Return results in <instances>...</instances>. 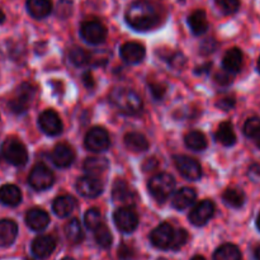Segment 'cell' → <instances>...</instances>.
<instances>
[{
    "label": "cell",
    "instance_id": "cell-1",
    "mask_svg": "<svg viewBox=\"0 0 260 260\" xmlns=\"http://www.w3.org/2000/svg\"><path fill=\"white\" fill-rule=\"evenodd\" d=\"M124 19L135 30L147 32L161 24V8L152 0H135L127 8Z\"/></svg>",
    "mask_w": 260,
    "mask_h": 260
},
{
    "label": "cell",
    "instance_id": "cell-2",
    "mask_svg": "<svg viewBox=\"0 0 260 260\" xmlns=\"http://www.w3.org/2000/svg\"><path fill=\"white\" fill-rule=\"evenodd\" d=\"M111 103L118 109L121 113L134 116L142 111L144 102L141 96L135 90L128 88H116L109 94Z\"/></svg>",
    "mask_w": 260,
    "mask_h": 260
},
{
    "label": "cell",
    "instance_id": "cell-3",
    "mask_svg": "<svg viewBox=\"0 0 260 260\" xmlns=\"http://www.w3.org/2000/svg\"><path fill=\"white\" fill-rule=\"evenodd\" d=\"M150 194L157 203H164L172 196L175 188V180L168 173H157L147 183Z\"/></svg>",
    "mask_w": 260,
    "mask_h": 260
},
{
    "label": "cell",
    "instance_id": "cell-4",
    "mask_svg": "<svg viewBox=\"0 0 260 260\" xmlns=\"http://www.w3.org/2000/svg\"><path fill=\"white\" fill-rule=\"evenodd\" d=\"M2 154L4 159L14 167H22L28 160L27 147L22 141L14 137H9L3 142Z\"/></svg>",
    "mask_w": 260,
    "mask_h": 260
},
{
    "label": "cell",
    "instance_id": "cell-5",
    "mask_svg": "<svg viewBox=\"0 0 260 260\" xmlns=\"http://www.w3.org/2000/svg\"><path fill=\"white\" fill-rule=\"evenodd\" d=\"M36 89L32 84L23 83L15 91L14 96L9 102V109L15 114H22L29 108L32 99L35 98Z\"/></svg>",
    "mask_w": 260,
    "mask_h": 260
},
{
    "label": "cell",
    "instance_id": "cell-6",
    "mask_svg": "<svg viewBox=\"0 0 260 260\" xmlns=\"http://www.w3.org/2000/svg\"><path fill=\"white\" fill-rule=\"evenodd\" d=\"M107 28L102 22L95 19L85 20L80 25V35L85 42L90 45H101L107 38Z\"/></svg>",
    "mask_w": 260,
    "mask_h": 260
},
{
    "label": "cell",
    "instance_id": "cell-7",
    "mask_svg": "<svg viewBox=\"0 0 260 260\" xmlns=\"http://www.w3.org/2000/svg\"><path fill=\"white\" fill-rule=\"evenodd\" d=\"M55 182V175L45 164H37L30 170L28 183L35 190H46Z\"/></svg>",
    "mask_w": 260,
    "mask_h": 260
},
{
    "label": "cell",
    "instance_id": "cell-8",
    "mask_svg": "<svg viewBox=\"0 0 260 260\" xmlns=\"http://www.w3.org/2000/svg\"><path fill=\"white\" fill-rule=\"evenodd\" d=\"M174 164L177 167L178 172L188 180L197 182L202 177V167L200 162L193 157L187 156V155H175Z\"/></svg>",
    "mask_w": 260,
    "mask_h": 260
},
{
    "label": "cell",
    "instance_id": "cell-9",
    "mask_svg": "<svg viewBox=\"0 0 260 260\" xmlns=\"http://www.w3.org/2000/svg\"><path fill=\"white\" fill-rule=\"evenodd\" d=\"M84 144H85V147L89 151L104 152L108 150L109 145H111V140H109V135L107 129H104L103 127H93L86 134Z\"/></svg>",
    "mask_w": 260,
    "mask_h": 260
},
{
    "label": "cell",
    "instance_id": "cell-10",
    "mask_svg": "<svg viewBox=\"0 0 260 260\" xmlns=\"http://www.w3.org/2000/svg\"><path fill=\"white\" fill-rule=\"evenodd\" d=\"M117 229L124 234H131L139 226V216L129 206L118 208L113 215Z\"/></svg>",
    "mask_w": 260,
    "mask_h": 260
},
{
    "label": "cell",
    "instance_id": "cell-11",
    "mask_svg": "<svg viewBox=\"0 0 260 260\" xmlns=\"http://www.w3.org/2000/svg\"><path fill=\"white\" fill-rule=\"evenodd\" d=\"M216 211L215 203L211 200H203L200 203L194 206L192 208V211L189 212V221L192 225L198 226H205L211 218L213 217Z\"/></svg>",
    "mask_w": 260,
    "mask_h": 260
},
{
    "label": "cell",
    "instance_id": "cell-12",
    "mask_svg": "<svg viewBox=\"0 0 260 260\" xmlns=\"http://www.w3.org/2000/svg\"><path fill=\"white\" fill-rule=\"evenodd\" d=\"M103 183L95 175H85V177L79 178L76 182V190L80 193L83 197L86 198H96L103 193Z\"/></svg>",
    "mask_w": 260,
    "mask_h": 260
},
{
    "label": "cell",
    "instance_id": "cell-13",
    "mask_svg": "<svg viewBox=\"0 0 260 260\" xmlns=\"http://www.w3.org/2000/svg\"><path fill=\"white\" fill-rule=\"evenodd\" d=\"M40 128L48 136H57L62 132V121L52 109H46L38 117Z\"/></svg>",
    "mask_w": 260,
    "mask_h": 260
},
{
    "label": "cell",
    "instance_id": "cell-14",
    "mask_svg": "<svg viewBox=\"0 0 260 260\" xmlns=\"http://www.w3.org/2000/svg\"><path fill=\"white\" fill-rule=\"evenodd\" d=\"M174 233L175 230L173 229V226L170 223L164 222L151 231V234H150V241L157 249H162V250L170 249L173 239H174Z\"/></svg>",
    "mask_w": 260,
    "mask_h": 260
},
{
    "label": "cell",
    "instance_id": "cell-15",
    "mask_svg": "<svg viewBox=\"0 0 260 260\" xmlns=\"http://www.w3.org/2000/svg\"><path fill=\"white\" fill-rule=\"evenodd\" d=\"M112 198L114 202L122 203L131 207V205H135L137 201V194L128 183L123 179H117L114 182L113 188H112Z\"/></svg>",
    "mask_w": 260,
    "mask_h": 260
},
{
    "label": "cell",
    "instance_id": "cell-16",
    "mask_svg": "<svg viewBox=\"0 0 260 260\" xmlns=\"http://www.w3.org/2000/svg\"><path fill=\"white\" fill-rule=\"evenodd\" d=\"M119 55L127 63L135 65V63H140L144 60L146 50L139 42H126L119 48Z\"/></svg>",
    "mask_w": 260,
    "mask_h": 260
},
{
    "label": "cell",
    "instance_id": "cell-17",
    "mask_svg": "<svg viewBox=\"0 0 260 260\" xmlns=\"http://www.w3.org/2000/svg\"><path fill=\"white\" fill-rule=\"evenodd\" d=\"M56 248V240L50 235H41L32 241L30 250L38 259H46L53 253Z\"/></svg>",
    "mask_w": 260,
    "mask_h": 260
},
{
    "label": "cell",
    "instance_id": "cell-18",
    "mask_svg": "<svg viewBox=\"0 0 260 260\" xmlns=\"http://www.w3.org/2000/svg\"><path fill=\"white\" fill-rule=\"evenodd\" d=\"M51 159L56 167L69 168L75 160V151L68 144H58L51 152Z\"/></svg>",
    "mask_w": 260,
    "mask_h": 260
},
{
    "label": "cell",
    "instance_id": "cell-19",
    "mask_svg": "<svg viewBox=\"0 0 260 260\" xmlns=\"http://www.w3.org/2000/svg\"><path fill=\"white\" fill-rule=\"evenodd\" d=\"M25 223L33 231H42L50 223V216L42 208H32L25 215Z\"/></svg>",
    "mask_w": 260,
    "mask_h": 260
},
{
    "label": "cell",
    "instance_id": "cell-20",
    "mask_svg": "<svg viewBox=\"0 0 260 260\" xmlns=\"http://www.w3.org/2000/svg\"><path fill=\"white\" fill-rule=\"evenodd\" d=\"M196 200H197V193H196V190L189 187H183L173 194L172 206L175 210L183 211L185 208L190 207L196 202Z\"/></svg>",
    "mask_w": 260,
    "mask_h": 260
},
{
    "label": "cell",
    "instance_id": "cell-21",
    "mask_svg": "<svg viewBox=\"0 0 260 260\" xmlns=\"http://www.w3.org/2000/svg\"><path fill=\"white\" fill-rule=\"evenodd\" d=\"M187 22L193 35L201 36L203 35V33L207 32L208 29L207 14H206V12L203 9H197L194 10V12L190 13L187 18Z\"/></svg>",
    "mask_w": 260,
    "mask_h": 260
},
{
    "label": "cell",
    "instance_id": "cell-22",
    "mask_svg": "<svg viewBox=\"0 0 260 260\" xmlns=\"http://www.w3.org/2000/svg\"><path fill=\"white\" fill-rule=\"evenodd\" d=\"M27 12L35 19H43L48 17L52 12V2L51 0H27L25 3Z\"/></svg>",
    "mask_w": 260,
    "mask_h": 260
},
{
    "label": "cell",
    "instance_id": "cell-23",
    "mask_svg": "<svg viewBox=\"0 0 260 260\" xmlns=\"http://www.w3.org/2000/svg\"><path fill=\"white\" fill-rule=\"evenodd\" d=\"M76 207V201L75 198L71 197V196L65 194L60 196V197L56 198L52 203V210L55 212V215L57 217L65 218L68 216H70L74 212Z\"/></svg>",
    "mask_w": 260,
    "mask_h": 260
},
{
    "label": "cell",
    "instance_id": "cell-24",
    "mask_svg": "<svg viewBox=\"0 0 260 260\" xmlns=\"http://www.w3.org/2000/svg\"><path fill=\"white\" fill-rule=\"evenodd\" d=\"M18 235V226L12 220H0V248L10 246Z\"/></svg>",
    "mask_w": 260,
    "mask_h": 260
},
{
    "label": "cell",
    "instance_id": "cell-25",
    "mask_svg": "<svg viewBox=\"0 0 260 260\" xmlns=\"http://www.w3.org/2000/svg\"><path fill=\"white\" fill-rule=\"evenodd\" d=\"M243 52L238 47L230 48L225 53L222 60V66L226 71L231 74H236L243 68Z\"/></svg>",
    "mask_w": 260,
    "mask_h": 260
},
{
    "label": "cell",
    "instance_id": "cell-26",
    "mask_svg": "<svg viewBox=\"0 0 260 260\" xmlns=\"http://www.w3.org/2000/svg\"><path fill=\"white\" fill-rule=\"evenodd\" d=\"M22 201V192L14 184H4L0 187V203L9 207H15Z\"/></svg>",
    "mask_w": 260,
    "mask_h": 260
},
{
    "label": "cell",
    "instance_id": "cell-27",
    "mask_svg": "<svg viewBox=\"0 0 260 260\" xmlns=\"http://www.w3.org/2000/svg\"><path fill=\"white\" fill-rule=\"evenodd\" d=\"M124 145L132 152H144L149 149V141L139 132H128L124 136Z\"/></svg>",
    "mask_w": 260,
    "mask_h": 260
},
{
    "label": "cell",
    "instance_id": "cell-28",
    "mask_svg": "<svg viewBox=\"0 0 260 260\" xmlns=\"http://www.w3.org/2000/svg\"><path fill=\"white\" fill-rule=\"evenodd\" d=\"M215 137L223 146H233L236 144V135L230 122H222L216 131Z\"/></svg>",
    "mask_w": 260,
    "mask_h": 260
},
{
    "label": "cell",
    "instance_id": "cell-29",
    "mask_svg": "<svg viewBox=\"0 0 260 260\" xmlns=\"http://www.w3.org/2000/svg\"><path fill=\"white\" fill-rule=\"evenodd\" d=\"M83 168L89 175H95L96 177V175L103 174V173H106L107 170H108L109 162L106 157L93 156L88 157V159L84 161Z\"/></svg>",
    "mask_w": 260,
    "mask_h": 260
},
{
    "label": "cell",
    "instance_id": "cell-30",
    "mask_svg": "<svg viewBox=\"0 0 260 260\" xmlns=\"http://www.w3.org/2000/svg\"><path fill=\"white\" fill-rule=\"evenodd\" d=\"M65 235L66 239L70 241L71 244L76 245L80 244L84 240V231L80 225V221L78 218H71L65 226Z\"/></svg>",
    "mask_w": 260,
    "mask_h": 260
},
{
    "label": "cell",
    "instance_id": "cell-31",
    "mask_svg": "<svg viewBox=\"0 0 260 260\" xmlns=\"http://www.w3.org/2000/svg\"><path fill=\"white\" fill-rule=\"evenodd\" d=\"M184 142L193 151H203L207 147V139L201 131H190L185 135Z\"/></svg>",
    "mask_w": 260,
    "mask_h": 260
},
{
    "label": "cell",
    "instance_id": "cell-32",
    "mask_svg": "<svg viewBox=\"0 0 260 260\" xmlns=\"http://www.w3.org/2000/svg\"><path fill=\"white\" fill-rule=\"evenodd\" d=\"M222 200L229 207L241 208L245 203V193L238 188H228L223 192Z\"/></svg>",
    "mask_w": 260,
    "mask_h": 260
},
{
    "label": "cell",
    "instance_id": "cell-33",
    "mask_svg": "<svg viewBox=\"0 0 260 260\" xmlns=\"http://www.w3.org/2000/svg\"><path fill=\"white\" fill-rule=\"evenodd\" d=\"M213 260H241V253L234 244H225L215 251Z\"/></svg>",
    "mask_w": 260,
    "mask_h": 260
},
{
    "label": "cell",
    "instance_id": "cell-34",
    "mask_svg": "<svg viewBox=\"0 0 260 260\" xmlns=\"http://www.w3.org/2000/svg\"><path fill=\"white\" fill-rule=\"evenodd\" d=\"M69 58H70V62L73 65L81 68V66L88 65L91 61V55L90 52H88L86 50L81 47H74L71 48L70 52H69Z\"/></svg>",
    "mask_w": 260,
    "mask_h": 260
},
{
    "label": "cell",
    "instance_id": "cell-35",
    "mask_svg": "<svg viewBox=\"0 0 260 260\" xmlns=\"http://www.w3.org/2000/svg\"><path fill=\"white\" fill-rule=\"evenodd\" d=\"M94 238H95L96 244L104 249L109 248L112 243H113V236H112L111 231H109V229L104 223H102L101 226H98L94 230Z\"/></svg>",
    "mask_w": 260,
    "mask_h": 260
},
{
    "label": "cell",
    "instance_id": "cell-36",
    "mask_svg": "<svg viewBox=\"0 0 260 260\" xmlns=\"http://www.w3.org/2000/svg\"><path fill=\"white\" fill-rule=\"evenodd\" d=\"M84 223L89 230H95L98 226L102 225V213L98 208H89L84 216Z\"/></svg>",
    "mask_w": 260,
    "mask_h": 260
},
{
    "label": "cell",
    "instance_id": "cell-37",
    "mask_svg": "<svg viewBox=\"0 0 260 260\" xmlns=\"http://www.w3.org/2000/svg\"><path fill=\"white\" fill-rule=\"evenodd\" d=\"M243 131H244V135L251 140L256 139V137L260 136V118L259 117H250L249 119H246L245 123H244Z\"/></svg>",
    "mask_w": 260,
    "mask_h": 260
},
{
    "label": "cell",
    "instance_id": "cell-38",
    "mask_svg": "<svg viewBox=\"0 0 260 260\" xmlns=\"http://www.w3.org/2000/svg\"><path fill=\"white\" fill-rule=\"evenodd\" d=\"M218 8L222 10L223 14H235L240 8V0H216Z\"/></svg>",
    "mask_w": 260,
    "mask_h": 260
},
{
    "label": "cell",
    "instance_id": "cell-39",
    "mask_svg": "<svg viewBox=\"0 0 260 260\" xmlns=\"http://www.w3.org/2000/svg\"><path fill=\"white\" fill-rule=\"evenodd\" d=\"M187 241L188 233L185 230H183V229H179V230H177L174 233V239H173L170 249H172V250H179V249H182L183 246L187 244Z\"/></svg>",
    "mask_w": 260,
    "mask_h": 260
},
{
    "label": "cell",
    "instance_id": "cell-40",
    "mask_svg": "<svg viewBox=\"0 0 260 260\" xmlns=\"http://www.w3.org/2000/svg\"><path fill=\"white\" fill-rule=\"evenodd\" d=\"M149 89L151 95L154 96L156 101H161L165 96V94H167V85H164V84L161 83H151L149 85Z\"/></svg>",
    "mask_w": 260,
    "mask_h": 260
},
{
    "label": "cell",
    "instance_id": "cell-41",
    "mask_svg": "<svg viewBox=\"0 0 260 260\" xmlns=\"http://www.w3.org/2000/svg\"><path fill=\"white\" fill-rule=\"evenodd\" d=\"M235 103H236V99L234 95H223L216 102V106H217L220 109H222V111L228 112V111H231V109L235 107Z\"/></svg>",
    "mask_w": 260,
    "mask_h": 260
},
{
    "label": "cell",
    "instance_id": "cell-42",
    "mask_svg": "<svg viewBox=\"0 0 260 260\" xmlns=\"http://www.w3.org/2000/svg\"><path fill=\"white\" fill-rule=\"evenodd\" d=\"M168 62H169V65L172 66V68L182 69V68H184L185 62H187V58H185V56L183 55V53L175 52V53H172V55L169 56V58H168Z\"/></svg>",
    "mask_w": 260,
    "mask_h": 260
},
{
    "label": "cell",
    "instance_id": "cell-43",
    "mask_svg": "<svg viewBox=\"0 0 260 260\" xmlns=\"http://www.w3.org/2000/svg\"><path fill=\"white\" fill-rule=\"evenodd\" d=\"M135 256V251L131 246L122 244L118 249V258L119 260H132Z\"/></svg>",
    "mask_w": 260,
    "mask_h": 260
},
{
    "label": "cell",
    "instance_id": "cell-44",
    "mask_svg": "<svg viewBox=\"0 0 260 260\" xmlns=\"http://www.w3.org/2000/svg\"><path fill=\"white\" fill-rule=\"evenodd\" d=\"M216 48H217V42L213 38H208V40L203 41V43L201 45V53L210 55L213 51H216Z\"/></svg>",
    "mask_w": 260,
    "mask_h": 260
},
{
    "label": "cell",
    "instance_id": "cell-45",
    "mask_svg": "<svg viewBox=\"0 0 260 260\" xmlns=\"http://www.w3.org/2000/svg\"><path fill=\"white\" fill-rule=\"evenodd\" d=\"M215 80L217 81L220 85H229V84L231 83V81L234 80L233 79V74L229 73V71H226L225 69H223V73L221 71V73H217L215 76Z\"/></svg>",
    "mask_w": 260,
    "mask_h": 260
},
{
    "label": "cell",
    "instance_id": "cell-46",
    "mask_svg": "<svg viewBox=\"0 0 260 260\" xmlns=\"http://www.w3.org/2000/svg\"><path fill=\"white\" fill-rule=\"evenodd\" d=\"M157 167H159V161L156 160V157H149V159L145 160L144 164H142V169L146 173L154 172Z\"/></svg>",
    "mask_w": 260,
    "mask_h": 260
},
{
    "label": "cell",
    "instance_id": "cell-47",
    "mask_svg": "<svg viewBox=\"0 0 260 260\" xmlns=\"http://www.w3.org/2000/svg\"><path fill=\"white\" fill-rule=\"evenodd\" d=\"M83 83L88 89H93L94 86H95V81H94V78L93 75H91L90 71H89V73H85L83 75Z\"/></svg>",
    "mask_w": 260,
    "mask_h": 260
},
{
    "label": "cell",
    "instance_id": "cell-48",
    "mask_svg": "<svg viewBox=\"0 0 260 260\" xmlns=\"http://www.w3.org/2000/svg\"><path fill=\"white\" fill-rule=\"evenodd\" d=\"M71 7H73V4H71L70 0H61V2L58 3V15H60L63 10H66L68 13H71Z\"/></svg>",
    "mask_w": 260,
    "mask_h": 260
},
{
    "label": "cell",
    "instance_id": "cell-49",
    "mask_svg": "<svg viewBox=\"0 0 260 260\" xmlns=\"http://www.w3.org/2000/svg\"><path fill=\"white\" fill-rule=\"evenodd\" d=\"M211 68H212V63L211 62H207L206 65H201L196 69V74H198V75H201V74H206L210 71Z\"/></svg>",
    "mask_w": 260,
    "mask_h": 260
},
{
    "label": "cell",
    "instance_id": "cell-50",
    "mask_svg": "<svg viewBox=\"0 0 260 260\" xmlns=\"http://www.w3.org/2000/svg\"><path fill=\"white\" fill-rule=\"evenodd\" d=\"M254 258L255 260H260V245L256 246L255 250H254Z\"/></svg>",
    "mask_w": 260,
    "mask_h": 260
},
{
    "label": "cell",
    "instance_id": "cell-51",
    "mask_svg": "<svg viewBox=\"0 0 260 260\" xmlns=\"http://www.w3.org/2000/svg\"><path fill=\"white\" fill-rule=\"evenodd\" d=\"M253 141H254V144L256 145V147H258V149L260 150V136L256 137V139H254Z\"/></svg>",
    "mask_w": 260,
    "mask_h": 260
},
{
    "label": "cell",
    "instance_id": "cell-52",
    "mask_svg": "<svg viewBox=\"0 0 260 260\" xmlns=\"http://www.w3.org/2000/svg\"><path fill=\"white\" fill-rule=\"evenodd\" d=\"M4 20H5V15H4V13H3V10L0 9V24H2Z\"/></svg>",
    "mask_w": 260,
    "mask_h": 260
},
{
    "label": "cell",
    "instance_id": "cell-53",
    "mask_svg": "<svg viewBox=\"0 0 260 260\" xmlns=\"http://www.w3.org/2000/svg\"><path fill=\"white\" fill-rule=\"evenodd\" d=\"M190 260H206V259L203 258L202 255H196V256H193V258L190 259Z\"/></svg>",
    "mask_w": 260,
    "mask_h": 260
},
{
    "label": "cell",
    "instance_id": "cell-54",
    "mask_svg": "<svg viewBox=\"0 0 260 260\" xmlns=\"http://www.w3.org/2000/svg\"><path fill=\"white\" fill-rule=\"evenodd\" d=\"M256 228H258L260 231V213L258 215V218H256Z\"/></svg>",
    "mask_w": 260,
    "mask_h": 260
},
{
    "label": "cell",
    "instance_id": "cell-55",
    "mask_svg": "<svg viewBox=\"0 0 260 260\" xmlns=\"http://www.w3.org/2000/svg\"><path fill=\"white\" fill-rule=\"evenodd\" d=\"M256 69H258V71H259V74H260V57H259V60H258V63H256Z\"/></svg>",
    "mask_w": 260,
    "mask_h": 260
},
{
    "label": "cell",
    "instance_id": "cell-56",
    "mask_svg": "<svg viewBox=\"0 0 260 260\" xmlns=\"http://www.w3.org/2000/svg\"><path fill=\"white\" fill-rule=\"evenodd\" d=\"M62 260H74V259H71V258H63Z\"/></svg>",
    "mask_w": 260,
    "mask_h": 260
},
{
    "label": "cell",
    "instance_id": "cell-57",
    "mask_svg": "<svg viewBox=\"0 0 260 260\" xmlns=\"http://www.w3.org/2000/svg\"><path fill=\"white\" fill-rule=\"evenodd\" d=\"M157 260H167V259H164V258H160V259H157Z\"/></svg>",
    "mask_w": 260,
    "mask_h": 260
}]
</instances>
